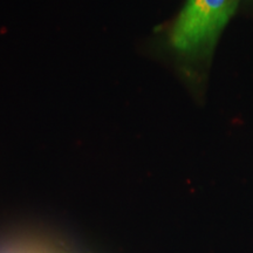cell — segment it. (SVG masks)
I'll list each match as a JSON object with an SVG mask.
<instances>
[{"label": "cell", "mask_w": 253, "mask_h": 253, "mask_svg": "<svg viewBox=\"0 0 253 253\" xmlns=\"http://www.w3.org/2000/svg\"><path fill=\"white\" fill-rule=\"evenodd\" d=\"M239 0H186L168 32V43L188 62L208 58Z\"/></svg>", "instance_id": "1"}]
</instances>
